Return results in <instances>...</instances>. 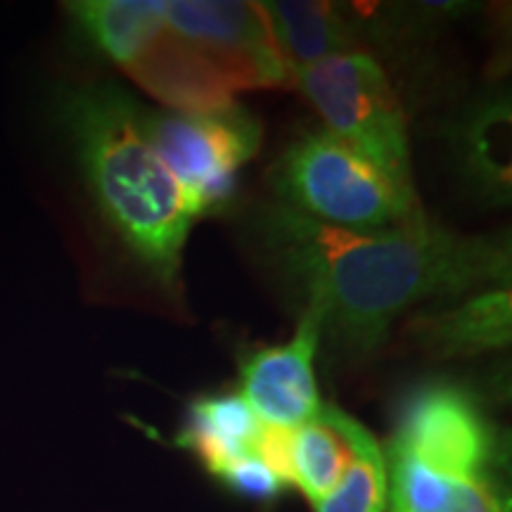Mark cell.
<instances>
[{"mask_svg": "<svg viewBox=\"0 0 512 512\" xmlns=\"http://www.w3.org/2000/svg\"><path fill=\"white\" fill-rule=\"evenodd\" d=\"M259 238L280 278L344 358H368L399 318L430 299L494 290L510 280V240L460 235L420 216L373 233L332 228L275 204Z\"/></svg>", "mask_w": 512, "mask_h": 512, "instance_id": "6da1fadb", "label": "cell"}, {"mask_svg": "<svg viewBox=\"0 0 512 512\" xmlns=\"http://www.w3.org/2000/svg\"><path fill=\"white\" fill-rule=\"evenodd\" d=\"M53 117L102 223L159 287L176 294L197 219L147 138L143 107L117 83L86 81L57 91Z\"/></svg>", "mask_w": 512, "mask_h": 512, "instance_id": "7a4b0ae2", "label": "cell"}, {"mask_svg": "<svg viewBox=\"0 0 512 512\" xmlns=\"http://www.w3.org/2000/svg\"><path fill=\"white\" fill-rule=\"evenodd\" d=\"M280 204L332 228L373 233L425 216L413 183L396 181L325 128L297 136L273 166Z\"/></svg>", "mask_w": 512, "mask_h": 512, "instance_id": "3957f363", "label": "cell"}, {"mask_svg": "<svg viewBox=\"0 0 512 512\" xmlns=\"http://www.w3.org/2000/svg\"><path fill=\"white\" fill-rule=\"evenodd\" d=\"M325 131L366 155L396 181L411 183L406 112L387 72L366 50L325 57L294 72Z\"/></svg>", "mask_w": 512, "mask_h": 512, "instance_id": "277c9868", "label": "cell"}, {"mask_svg": "<svg viewBox=\"0 0 512 512\" xmlns=\"http://www.w3.org/2000/svg\"><path fill=\"white\" fill-rule=\"evenodd\" d=\"M143 126L195 219L233 202L240 169L261 145V124L238 102L202 114L143 110Z\"/></svg>", "mask_w": 512, "mask_h": 512, "instance_id": "5b68a950", "label": "cell"}, {"mask_svg": "<svg viewBox=\"0 0 512 512\" xmlns=\"http://www.w3.org/2000/svg\"><path fill=\"white\" fill-rule=\"evenodd\" d=\"M387 451L465 475L503 477L505 467L501 434L482 403L451 382H427L406 396Z\"/></svg>", "mask_w": 512, "mask_h": 512, "instance_id": "8992f818", "label": "cell"}, {"mask_svg": "<svg viewBox=\"0 0 512 512\" xmlns=\"http://www.w3.org/2000/svg\"><path fill=\"white\" fill-rule=\"evenodd\" d=\"M166 22L219 72L230 91L294 86V67L261 3L166 0Z\"/></svg>", "mask_w": 512, "mask_h": 512, "instance_id": "52a82bcc", "label": "cell"}, {"mask_svg": "<svg viewBox=\"0 0 512 512\" xmlns=\"http://www.w3.org/2000/svg\"><path fill=\"white\" fill-rule=\"evenodd\" d=\"M320 339L318 318L304 311L290 342L256 349L242 361L240 396L264 427L297 430L318 418L325 406L313 370Z\"/></svg>", "mask_w": 512, "mask_h": 512, "instance_id": "ba28073f", "label": "cell"}, {"mask_svg": "<svg viewBox=\"0 0 512 512\" xmlns=\"http://www.w3.org/2000/svg\"><path fill=\"white\" fill-rule=\"evenodd\" d=\"M121 69L171 112H216L235 102L226 79L169 27L166 12Z\"/></svg>", "mask_w": 512, "mask_h": 512, "instance_id": "9c48e42d", "label": "cell"}, {"mask_svg": "<svg viewBox=\"0 0 512 512\" xmlns=\"http://www.w3.org/2000/svg\"><path fill=\"white\" fill-rule=\"evenodd\" d=\"M389 512H510L503 477L432 470L387 451Z\"/></svg>", "mask_w": 512, "mask_h": 512, "instance_id": "30bf717a", "label": "cell"}, {"mask_svg": "<svg viewBox=\"0 0 512 512\" xmlns=\"http://www.w3.org/2000/svg\"><path fill=\"white\" fill-rule=\"evenodd\" d=\"M510 313V290L494 287L446 309L418 313L406 323V335L432 356H475L508 347Z\"/></svg>", "mask_w": 512, "mask_h": 512, "instance_id": "8fae6325", "label": "cell"}, {"mask_svg": "<svg viewBox=\"0 0 512 512\" xmlns=\"http://www.w3.org/2000/svg\"><path fill=\"white\" fill-rule=\"evenodd\" d=\"M261 8L294 72L325 57L358 53L361 24L351 10L318 0H271Z\"/></svg>", "mask_w": 512, "mask_h": 512, "instance_id": "7c38bea8", "label": "cell"}, {"mask_svg": "<svg viewBox=\"0 0 512 512\" xmlns=\"http://www.w3.org/2000/svg\"><path fill=\"white\" fill-rule=\"evenodd\" d=\"M264 425L240 392L200 396L190 406L178 444L190 448L216 479L230 467L256 456Z\"/></svg>", "mask_w": 512, "mask_h": 512, "instance_id": "4fadbf2b", "label": "cell"}, {"mask_svg": "<svg viewBox=\"0 0 512 512\" xmlns=\"http://www.w3.org/2000/svg\"><path fill=\"white\" fill-rule=\"evenodd\" d=\"M332 420L351 446V463L335 489L313 505L316 512H384L387 510V458L382 446L361 422L337 406H328Z\"/></svg>", "mask_w": 512, "mask_h": 512, "instance_id": "5bb4252c", "label": "cell"}, {"mask_svg": "<svg viewBox=\"0 0 512 512\" xmlns=\"http://www.w3.org/2000/svg\"><path fill=\"white\" fill-rule=\"evenodd\" d=\"M351 456L354 453L347 437L332 420L330 408L323 406L318 418L292 430V486H297L311 505L320 503L347 472Z\"/></svg>", "mask_w": 512, "mask_h": 512, "instance_id": "9a60e30c", "label": "cell"}, {"mask_svg": "<svg viewBox=\"0 0 512 512\" xmlns=\"http://www.w3.org/2000/svg\"><path fill=\"white\" fill-rule=\"evenodd\" d=\"M465 164L470 176L498 202L510 195V107L489 102L467 121L463 133Z\"/></svg>", "mask_w": 512, "mask_h": 512, "instance_id": "2e32d148", "label": "cell"}, {"mask_svg": "<svg viewBox=\"0 0 512 512\" xmlns=\"http://www.w3.org/2000/svg\"><path fill=\"white\" fill-rule=\"evenodd\" d=\"M219 482L223 486H228L230 491H235L238 496L252 498V501H273L280 491L287 489V486L261 463L259 456L247 458L235 467H230L226 475L219 477Z\"/></svg>", "mask_w": 512, "mask_h": 512, "instance_id": "e0dca14e", "label": "cell"}]
</instances>
